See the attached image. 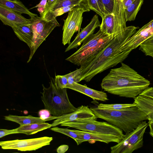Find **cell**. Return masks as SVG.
Here are the masks:
<instances>
[{
  "instance_id": "1",
  "label": "cell",
  "mask_w": 153,
  "mask_h": 153,
  "mask_svg": "<svg viewBox=\"0 0 153 153\" xmlns=\"http://www.w3.org/2000/svg\"><path fill=\"white\" fill-rule=\"evenodd\" d=\"M138 28L135 27L114 37L97 55L81 66V81L89 82L97 74L122 62L129 54L125 50L124 43Z\"/></svg>"
},
{
  "instance_id": "2",
  "label": "cell",
  "mask_w": 153,
  "mask_h": 153,
  "mask_svg": "<svg viewBox=\"0 0 153 153\" xmlns=\"http://www.w3.org/2000/svg\"><path fill=\"white\" fill-rule=\"evenodd\" d=\"M121 63V66L111 69L102 79L101 87L111 94L134 99L149 87L150 82L129 66Z\"/></svg>"
},
{
  "instance_id": "3",
  "label": "cell",
  "mask_w": 153,
  "mask_h": 153,
  "mask_svg": "<svg viewBox=\"0 0 153 153\" xmlns=\"http://www.w3.org/2000/svg\"><path fill=\"white\" fill-rule=\"evenodd\" d=\"M90 109L97 118L105 120L126 133L132 131L143 121L148 120L146 114L136 105L120 110H102L97 107Z\"/></svg>"
},
{
  "instance_id": "4",
  "label": "cell",
  "mask_w": 153,
  "mask_h": 153,
  "mask_svg": "<svg viewBox=\"0 0 153 153\" xmlns=\"http://www.w3.org/2000/svg\"><path fill=\"white\" fill-rule=\"evenodd\" d=\"M48 87L42 85L41 98L45 108L54 116H60L74 111L77 109L70 102L67 88H60L55 85L54 79L49 82Z\"/></svg>"
},
{
  "instance_id": "5",
  "label": "cell",
  "mask_w": 153,
  "mask_h": 153,
  "mask_svg": "<svg viewBox=\"0 0 153 153\" xmlns=\"http://www.w3.org/2000/svg\"><path fill=\"white\" fill-rule=\"evenodd\" d=\"M114 37L99 30L85 39L79 48L65 60L80 66L97 55Z\"/></svg>"
},
{
  "instance_id": "6",
  "label": "cell",
  "mask_w": 153,
  "mask_h": 153,
  "mask_svg": "<svg viewBox=\"0 0 153 153\" xmlns=\"http://www.w3.org/2000/svg\"><path fill=\"white\" fill-rule=\"evenodd\" d=\"M60 125L85 131L111 135L122 139L125 135L123 131L115 126L108 122L98 121L95 120H79L63 123Z\"/></svg>"
},
{
  "instance_id": "7",
  "label": "cell",
  "mask_w": 153,
  "mask_h": 153,
  "mask_svg": "<svg viewBox=\"0 0 153 153\" xmlns=\"http://www.w3.org/2000/svg\"><path fill=\"white\" fill-rule=\"evenodd\" d=\"M90 10L85 0L68 12L67 18L64 19L62 43L64 45L70 44L74 33L77 32H79L83 20V14L84 12Z\"/></svg>"
},
{
  "instance_id": "8",
  "label": "cell",
  "mask_w": 153,
  "mask_h": 153,
  "mask_svg": "<svg viewBox=\"0 0 153 153\" xmlns=\"http://www.w3.org/2000/svg\"><path fill=\"white\" fill-rule=\"evenodd\" d=\"M149 126L143 121L134 130L126 133L123 138L116 145L110 148L111 153H131L143 146V137Z\"/></svg>"
},
{
  "instance_id": "9",
  "label": "cell",
  "mask_w": 153,
  "mask_h": 153,
  "mask_svg": "<svg viewBox=\"0 0 153 153\" xmlns=\"http://www.w3.org/2000/svg\"><path fill=\"white\" fill-rule=\"evenodd\" d=\"M30 19L34 37L27 62L30 61L38 48L53 30L56 27L60 26L56 19L48 21L38 16L31 17Z\"/></svg>"
},
{
  "instance_id": "10",
  "label": "cell",
  "mask_w": 153,
  "mask_h": 153,
  "mask_svg": "<svg viewBox=\"0 0 153 153\" xmlns=\"http://www.w3.org/2000/svg\"><path fill=\"white\" fill-rule=\"evenodd\" d=\"M53 140L52 137H43L24 140L2 141L0 146L3 149H16L21 151H35L49 145Z\"/></svg>"
},
{
  "instance_id": "11",
  "label": "cell",
  "mask_w": 153,
  "mask_h": 153,
  "mask_svg": "<svg viewBox=\"0 0 153 153\" xmlns=\"http://www.w3.org/2000/svg\"><path fill=\"white\" fill-rule=\"evenodd\" d=\"M97 118L88 106L82 105L77 108L74 111L59 116L53 121L51 126V127L56 126L64 123L82 120H96Z\"/></svg>"
},
{
  "instance_id": "12",
  "label": "cell",
  "mask_w": 153,
  "mask_h": 153,
  "mask_svg": "<svg viewBox=\"0 0 153 153\" xmlns=\"http://www.w3.org/2000/svg\"><path fill=\"white\" fill-rule=\"evenodd\" d=\"M153 36V27L149 22L137 31L124 43L126 51L128 53L144 41Z\"/></svg>"
},
{
  "instance_id": "13",
  "label": "cell",
  "mask_w": 153,
  "mask_h": 153,
  "mask_svg": "<svg viewBox=\"0 0 153 153\" xmlns=\"http://www.w3.org/2000/svg\"><path fill=\"white\" fill-rule=\"evenodd\" d=\"M100 25L98 16L96 14L93 17L89 24L85 27L82 29L78 33L74 40L66 48L65 52L77 48L85 39L93 34L96 29Z\"/></svg>"
},
{
  "instance_id": "14",
  "label": "cell",
  "mask_w": 153,
  "mask_h": 153,
  "mask_svg": "<svg viewBox=\"0 0 153 153\" xmlns=\"http://www.w3.org/2000/svg\"><path fill=\"white\" fill-rule=\"evenodd\" d=\"M0 19L4 25L11 27L16 25L29 23L30 19H27L21 14L0 5Z\"/></svg>"
},
{
  "instance_id": "15",
  "label": "cell",
  "mask_w": 153,
  "mask_h": 153,
  "mask_svg": "<svg viewBox=\"0 0 153 153\" xmlns=\"http://www.w3.org/2000/svg\"><path fill=\"white\" fill-rule=\"evenodd\" d=\"M76 132L80 136L82 142L88 141L90 143H94L96 141H100L108 144L111 142L119 143L123 139L111 135L85 131L75 130Z\"/></svg>"
},
{
  "instance_id": "16",
  "label": "cell",
  "mask_w": 153,
  "mask_h": 153,
  "mask_svg": "<svg viewBox=\"0 0 153 153\" xmlns=\"http://www.w3.org/2000/svg\"><path fill=\"white\" fill-rule=\"evenodd\" d=\"M65 88L84 94L90 97L94 100L106 101L109 100L106 93L94 90L78 83L74 82L71 84L67 85Z\"/></svg>"
},
{
  "instance_id": "17",
  "label": "cell",
  "mask_w": 153,
  "mask_h": 153,
  "mask_svg": "<svg viewBox=\"0 0 153 153\" xmlns=\"http://www.w3.org/2000/svg\"><path fill=\"white\" fill-rule=\"evenodd\" d=\"M12 28L17 37L26 43L30 49L32 46L34 37L30 22L28 24L17 25Z\"/></svg>"
},
{
  "instance_id": "18",
  "label": "cell",
  "mask_w": 153,
  "mask_h": 153,
  "mask_svg": "<svg viewBox=\"0 0 153 153\" xmlns=\"http://www.w3.org/2000/svg\"><path fill=\"white\" fill-rule=\"evenodd\" d=\"M59 116H50L48 118L43 120L40 117H36L30 115L27 116H19L16 115L9 114L4 117V119L17 123L22 126L33 123H41L46 121L56 119Z\"/></svg>"
},
{
  "instance_id": "19",
  "label": "cell",
  "mask_w": 153,
  "mask_h": 153,
  "mask_svg": "<svg viewBox=\"0 0 153 153\" xmlns=\"http://www.w3.org/2000/svg\"><path fill=\"white\" fill-rule=\"evenodd\" d=\"M134 100V103L146 114L148 124H153V99L139 95Z\"/></svg>"
},
{
  "instance_id": "20",
  "label": "cell",
  "mask_w": 153,
  "mask_h": 153,
  "mask_svg": "<svg viewBox=\"0 0 153 153\" xmlns=\"http://www.w3.org/2000/svg\"><path fill=\"white\" fill-rule=\"evenodd\" d=\"M0 5L20 14H27L30 18L38 16L37 14L30 12L20 0H0Z\"/></svg>"
},
{
  "instance_id": "21",
  "label": "cell",
  "mask_w": 153,
  "mask_h": 153,
  "mask_svg": "<svg viewBox=\"0 0 153 153\" xmlns=\"http://www.w3.org/2000/svg\"><path fill=\"white\" fill-rule=\"evenodd\" d=\"M51 127V124L45 122L20 126L16 128L17 134L22 133L27 135H31L35 134Z\"/></svg>"
},
{
  "instance_id": "22",
  "label": "cell",
  "mask_w": 153,
  "mask_h": 153,
  "mask_svg": "<svg viewBox=\"0 0 153 153\" xmlns=\"http://www.w3.org/2000/svg\"><path fill=\"white\" fill-rule=\"evenodd\" d=\"M100 30L103 33L109 36L114 35V19L113 13L105 15L102 18Z\"/></svg>"
},
{
  "instance_id": "23",
  "label": "cell",
  "mask_w": 153,
  "mask_h": 153,
  "mask_svg": "<svg viewBox=\"0 0 153 153\" xmlns=\"http://www.w3.org/2000/svg\"><path fill=\"white\" fill-rule=\"evenodd\" d=\"M144 0H135L130 6L124 9V15L126 22L134 20L140 9Z\"/></svg>"
},
{
  "instance_id": "24",
  "label": "cell",
  "mask_w": 153,
  "mask_h": 153,
  "mask_svg": "<svg viewBox=\"0 0 153 153\" xmlns=\"http://www.w3.org/2000/svg\"><path fill=\"white\" fill-rule=\"evenodd\" d=\"M84 0H66L61 2L54 3L46 7L45 11L42 14H45L48 12L53 11L60 7H68L73 5H78L80 4Z\"/></svg>"
},
{
  "instance_id": "25",
  "label": "cell",
  "mask_w": 153,
  "mask_h": 153,
  "mask_svg": "<svg viewBox=\"0 0 153 153\" xmlns=\"http://www.w3.org/2000/svg\"><path fill=\"white\" fill-rule=\"evenodd\" d=\"M50 129L54 131L62 134L71 137L75 140L77 145L82 143L80 136L78 133L75 131L74 129L62 128L55 126L51 128Z\"/></svg>"
},
{
  "instance_id": "26",
  "label": "cell",
  "mask_w": 153,
  "mask_h": 153,
  "mask_svg": "<svg viewBox=\"0 0 153 153\" xmlns=\"http://www.w3.org/2000/svg\"><path fill=\"white\" fill-rule=\"evenodd\" d=\"M136 105L134 103L129 104H111L100 103L97 107L102 110H120L127 108Z\"/></svg>"
},
{
  "instance_id": "27",
  "label": "cell",
  "mask_w": 153,
  "mask_h": 153,
  "mask_svg": "<svg viewBox=\"0 0 153 153\" xmlns=\"http://www.w3.org/2000/svg\"><path fill=\"white\" fill-rule=\"evenodd\" d=\"M139 47L140 50L153 59V36L142 43Z\"/></svg>"
},
{
  "instance_id": "28",
  "label": "cell",
  "mask_w": 153,
  "mask_h": 153,
  "mask_svg": "<svg viewBox=\"0 0 153 153\" xmlns=\"http://www.w3.org/2000/svg\"><path fill=\"white\" fill-rule=\"evenodd\" d=\"M65 75L68 79L67 85L71 84L74 82L78 83L81 81L82 74L80 68Z\"/></svg>"
},
{
  "instance_id": "29",
  "label": "cell",
  "mask_w": 153,
  "mask_h": 153,
  "mask_svg": "<svg viewBox=\"0 0 153 153\" xmlns=\"http://www.w3.org/2000/svg\"><path fill=\"white\" fill-rule=\"evenodd\" d=\"M85 1L90 10L95 12L102 18L105 15L101 11L97 0H85Z\"/></svg>"
},
{
  "instance_id": "30",
  "label": "cell",
  "mask_w": 153,
  "mask_h": 153,
  "mask_svg": "<svg viewBox=\"0 0 153 153\" xmlns=\"http://www.w3.org/2000/svg\"><path fill=\"white\" fill-rule=\"evenodd\" d=\"M54 82L56 85L61 88H65L68 84V79L65 75L55 76Z\"/></svg>"
},
{
  "instance_id": "31",
  "label": "cell",
  "mask_w": 153,
  "mask_h": 153,
  "mask_svg": "<svg viewBox=\"0 0 153 153\" xmlns=\"http://www.w3.org/2000/svg\"><path fill=\"white\" fill-rule=\"evenodd\" d=\"M104 7L105 14L113 13L114 6V0H102Z\"/></svg>"
},
{
  "instance_id": "32",
  "label": "cell",
  "mask_w": 153,
  "mask_h": 153,
  "mask_svg": "<svg viewBox=\"0 0 153 153\" xmlns=\"http://www.w3.org/2000/svg\"><path fill=\"white\" fill-rule=\"evenodd\" d=\"M17 134L16 128L11 130L4 129H0V138L9 134Z\"/></svg>"
},
{
  "instance_id": "33",
  "label": "cell",
  "mask_w": 153,
  "mask_h": 153,
  "mask_svg": "<svg viewBox=\"0 0 153 153\" xmlns=\"http://www.w3.org/2000/svg\"><path fill=\"white\" fill-rule=\"evenodd\" d=\"M139 95L144 96L153 99V87H148Z\"/></svg>"
},
{
  "instance_id": "34",
  "label": "cell",
  "mask_w": 153,
  "mask_h": 153,
  "mask_svg": "<svg viewBox=\"0 0 153 153\" xmlns=\"http://www.w3.org/2000/svg\"><path fill=\"white\" fill-rule=\"evenodd\" d=\"M50 112L45 109L44 110H40L39 112L40 117L43 120H45L50 117Z\"/></svg>"
},
{
  "instance_id": "35",
  "label": "cell",
  "mask_w": 153,
  "mask_h": 153,
  "mask_svg": "<svg viewBox=\"0 0 153 153\" xmlns=\"http://www.w3.org/2000/svg\"><path fill=\"white\" fill-rule=\"evenodd\" d=\"M68 149V146L67 145H62L59 147L57 149V152L58 153H64Z\"/></svg>"
},
{
  "instance_id": "36",
  "label": "cell",
  "mask_w": 153,
  "mask_h": 153,
  "mask_svg": "<svg viewBox=\"0 0 153 153\" xmlns=\"http://www.w3.org/2000/svg\"><path fill=\"white\" fill-rule=\"evenodd\" d=\"M47 2V0H41L39 3L36 6L30 8V9H32L35 8H38L40 7H42L45 9L46 7Z\"/></svg>"
},
{
  "instance_id": "37",
  "label": "cell",
  "mask_w": 153,
  "mask_h": 153,
  "mask_svg": "<svg viewBox=\"0 0 153 153\" xmlns=\"http://www.w3.org/2000/svg\"><path fill=\"white\" fill-rule=\"evenodd\" d=\"M135 0H122L124 9L131 5Z\"/></svg>"
},
{
  "instance_id": "38",
  "label": "cell",
  "mask_w": 153,
  "mask_h": 153,
  "mask_svg": "<svg viewBox=\"0 0 153 153\" xmlns=\"http://www.w3.org/2000/svg\"><path fill=\"white\" fill-rule=\"evenodd\" d=\"M150 129L149 133L153 138V124H149Z\"/></svg>"
},
{
  "instance_id": "39",
  "label": "cell",
  "mask_w": 153,
  "mask_h": 153,
  "mask_svg": "<svg viewBox=\"0 0 153 153\" xmlns=\"http://www.w3.org/2000/svg\"><path fill=\"white\" fill-rule=\"evenodd\" d=\"M56 0H47L46 7L54 3Z\"/></svg>"
},
{
  "instance_id": "40",
  "label": "cell",
  "mask_w": 153,
  "mask_h": 153,
  "mask_svg": "<svg viewBox=\"0 0 153 153\" xmlns=\"http://www.w3.org/2000/svg\"><path fill=\"white\" fill-rule=\"evenodd\" d=\"M66 0H56L54 3L61 2Z\"/></svg>"
},
{
  "instance_id": "41",
  "label": "cell",
  "mask_w": 153,
  "mask_h": 153,
  "mask_svg": "<svg viewBox=\"0 0 153 153\" xmlns=\"http://www.w3.org/2000/svg\"></svg>"
}]
</instances>
